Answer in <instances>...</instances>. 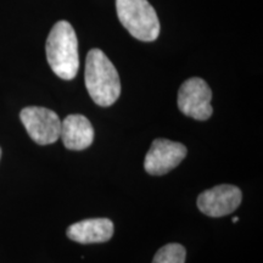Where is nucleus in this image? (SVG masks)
Wrapping results in <instances>:
<instances>
[{
  "label": "nucleus",
  "mask_w": 263,
  "mask_h": 263,
  "mask_svg": "<svg viewBox=\"0 0 263 263\" xmlns=\"http://www.w3.org/2000/svg\"><path fill=\"white\" fill-rule=\"evenodd\" d=\"M85 87L99 106L115 104L121 95V81L112 62L100 49H91L85 60Z\"/></svg>",
  "instance_id": "1"
},
{
  "label": "nucleus",
  "mask_w": 263,
  "mask_h": 263,
  "mask_svg": "<svg viewBox=\"0 0 263 263\" xmlns=\"http://www.w3.org/2000/svg\"><path fill=\"white\" fill-rule=\"evenodd\" d=\"M48 64L61 80L71 81L80 70L78 41L70 22L59 21L49 33L45 45Z\"/></svg>",
  "instance_id": "2"
},
{
  "label": "nucleus",
  "mask_w": 263,
  "mask_h": 263,
  "mask_svg": "<svg viewBox=\"0 0 263 263\" xmlns=\"http://www.w3.org/2000/svg\"><path fill=\"white\" fill-rule=\"evenodd\" d=\"M116 10L124 28L141 42H154L160 34V21L147 0H116Z\"/></svg>",
  "instance_id": "3"
},
{
  "label": "nucleus",
  "mask_w": 263,
  "mask_h": 263,
  "mask_svg": "<svg viewBox=\"0 0 263 263\" xmlns=\"http://www.w3.org/2000/svg\"><path fill=\"white\" fill-rule=\"evenodd\" d=\"M20 118L31 139L39 145H49L60 139L61 120L52 110L28 106L20 112Z\"/></svg>",
  "instance_id": "4"
},
{
  "label": "nucleus",
  "mask_w": 263,
  "mask_h": 263,
  "mask_svg": "<svg viewBox=\"0 0 263 263\" xmlns=\"http://www.w3.org/2000/svg\"><path fill=\"white\" fill-rule=\"evenodd\" d=\"M212 91L202 78H189L178 90V107L185 116L206 121L212 116Z\"/></svg>",
  "instance_id": "5"
},
{
  "label": "nucleus",
  "mask_w": 263,
  "mask_h": 263,
  "mask_svg": "<svg viewBox=\"0 0 263 263\" xmlns=\"http://www.w3.org/2000/svg\"><path fill=\"white\" fill-rule=\"evenodd\" d=\"M188 149L182 143L159 138L151 144L144 160V168L151 176H163L185 159Z\"/></svg>",
  "instance_id": "6"
},
{
  "label": "nucleus",
  "mask_w": 263,
  "mask_h": 263,
  "mask_svg": "<svg viewBox=\"0 0 263 263\" xmlns=\"http://www.w3.org/2000/svg\"><path fill=\"white\" fill-rule=\"evenodd\" d=\"M242 194L238 186L222 184L207 189L197 196V209L203 215L213 217H224L233 213L240 206Z\"/></svg>",
  "instance_id": "7"
},
{
  "label": "nucleus",
  "mask_w": 263,
  "mask_h": 263,
  "mask_svg": "<svg viewBox=\"0 0 263 263\" xmlns=\"http://www.w3.org/2000/svg\"><path fill=\"white\" fill-rule=\"evenodd\" d=\"M60 138L66 149L85 150L94 141V128L83 115H68L61 122Z\"/></svg>",
  "instance_id": "8"
},
{
  "label": "nucleus",
  "mask_w": 263,
  "mask_h": 263,
  "mask_svg": "<svg viewBox=\"0 0 263 263\" xmlns=\"http://www.w3.org/2000/svg\"><path fill=\"white\" fill-rule=\"evenodd\" d=\"M66 235L80 244L106 242L114 235V223L108 218L83 219L68 227Z\"/></svg>",
  "instance_id": "9"
},
{
  "label": "nucleus",
  "mask_w": 263,
  "mask_h": 263,
  "mask_svg": "<svg viewBox=\"0 0 263 263\" xmlns=\"http://www.w3.org/2000/svg\"><path fill=\"white\" fill-rule=\"evenodd\" d=\"M186 250L183 245L167 244L161 248L154 256L153 263H185Z\"/></svg>",
  "instance_id": "10"
},
{
  "label": "nucleus",
  "mask_w": 263,
  "mask_h": 263,
  "mask_svg": "<svg viewBox=\"0 0 263 263\" xmlns=\"http://www.w3.org/2000/svg\"><path fill=\"white\" fill-rule=\"evenodd\" d=\"M232 221H233V223H236V222L239 221V218H238V217H233V219H232Z\"/></svg>",
  "instance_id": "11"
},
{
  "label": "nucleus",
  "mask_w": 263,
  "mask_h": 263,
  "mask_svg": "<svg viewBox=\"0 0 263 263\" xmlns=\"http://www.w3.org/2000/svg\"><path fill=\"white\" fill-rule=\"evenodd\" d=\"M0 157H2V149H0Z\"/></svg>",
  "instance_id": "12"
}]
</instances>
